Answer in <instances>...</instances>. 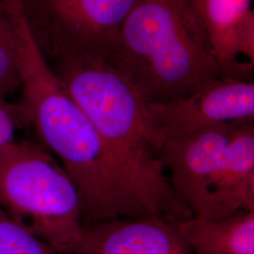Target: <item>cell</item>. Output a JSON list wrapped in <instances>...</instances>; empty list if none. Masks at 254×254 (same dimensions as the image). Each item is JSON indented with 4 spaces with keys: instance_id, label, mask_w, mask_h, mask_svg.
Wrapping results in <instances>:
<instances>
[{
    "instance_id": "5bb4252c",
    "label": "cell",
    "mask_w": 254,
    "mask_h": 254,
    "mask_svg": "<svg viewBox=\"0 0 254 254\" xmlns=\"http://www.w3.org/2000/svg\"><path fill=\"white\" fill-rule=\"evenodd\" d=\"M27 125V119L18 103L11 104L0 96V154L17 142V131Z\"/></svg>"
},
{
    "instance_id": "7a4b0ae2",
    "label": "cell",
    "mask_w": 254,
    "mask_h": 254,
    "mask_svg": "<svg viewBox=\"0 0 254 254\" xmlns=\"http://www.w3.org/2000/svg\"><path fill=\"white\" fill-rule=\"evenodd\" d=\"M146 103H170L227 76L192 0H137L107 62Z\"/></svg>"
},
{
    "instance_id": "8992f818",
    "label": "cell",
    "mask_w": 254,
    "mask_h": 254,
    "mask_svg": "<svg viewBox=\"0 0 254 254\" xmlns=\"http://www.w3.org/2000/svg\"><path fill=\"white\" fill-rule=\"evenodd\" d=\"M146 110L149 133L158 152L164 141L173 137L217 126L254 123V84L221 76L180 100L147 103Z\"/></svg>"
},
{
    "instance_id": "3957f363",
    "label": "cell",
    "mask_w": 254,
    "mask_h": 254,
    "mask_svg": "<svg viewBox=\"0 0 254 254\" xmlns=\"http://www.w3.org/2000/svg\"><path fill=\"white\" fill-rule=\"evenodd\" d=\"M96 128L154 216L175 222L193 215L173 190L147 126L145 101L106 62L49 64Z\"/></svg>"
},
{
    "instance_id": "ba28073f",
    "label": "cell",
    "mask_w": 254,
    "mask_h": 254,
    "mask_svg": "<svg viewBox=\"0 0 254 254\" xmlns=\"http://www.w3.org/2000/svg\"><path fill=\"white\" fill-rule=\"evenodd\" d=\"M75 254H193L174 222L157 216L122 218L86 227Z\"/></svg>"
},
{
    "instance_id": "7c38bea8",
    "label": "cell",
    "mask_w": 254,
    "mask_h": 254,
    "mask_svg": "<svg viewBox=\"0 0 254 254\" xmlns=\"http://www.w3.org/2000/svg\"><path fill=\"white\" fill-rule=\"evenodd\" d=\"M20 89L21 72L16 39L4 2V9L0 12V96L7 98Z\"/></svg>"
},
{
    "instance_id": "30bf717a",
    "label": "cell",
    "mask_w": 254,
    "mask_h": 254,
    "mask_svg": "<svg viewBox=\"0 0 254 254\" xmlns=\"http://www.w3.org/2000/svg\"><path fill=\"white\" fill-rule=\"evenodd\" d=\"M240 211H254V123L233 127L214 218Z\"/></svg>"
},
{
    "instance_id": "277c9868",
    "label": "cell",
    "mask_w": 254,
    "mask_h": 254,
    "mask_svg": "<svg viewBox=\"0 0 254 254\" xmlns=\"http://www.w3.org/2000/svg\"><path fill=\"white\" fill-rule=\"evenodd\" d=\"M0 209L61 254H75L85 233L79 190L45 147L16 142L0 154Z\"/></svg>"
},
{
    "instance_id": "5b68a950",
    "label": "cell",
    "mask_w": 254,
    "mask_h": 254,
    "mask_svg": "<svg viewBox=\"0 0 254 254\" xmlns=\"http://www.w3.org/2000/svg\"><path fill=\"white\" fill-rule=\"evenodd\" d=\"M27 27L49 64L108 62L137 0H20Z\"/></svg>"
},
{
    "instance_id": "2e32d148",
    "label": "cell",
    "mask_w": 254,
    "mask_h": 254,
    "mask_svg": "<svg viewBox=\"0 0 254 254\" xmlns=\"http://www.w3.org/2000/svg\"><path fill=\"white\" fill-rule=\"evenodd\" d=\"M4 9V1L0 0V12Z\"/></svg>"
},
{
    "instance_id": "8fae6325",
    "label": "cell",
    "mask_w": 254,
    "mask_h": 254,
    "mask_svg": "<svg viewBox=\"0 0 254 254\" xmlns=\"http://www.w3.org/2000/svg\"><path fill=\"white\" fill-rule=\"evenodd\" d=\"M174 225L193 254H254V211L221 218L192 216Z\"/></svg>"
},
{
    "instance_id": "9c48e42d",
    "label": "cell",
    "mask_w": 254,
    "mask_h": 254,
    "mask_svg": "<svg viewBox=\"0 0 254 254\" xmlns=\"http://www.w3.org/2000/svg\"><path fill=\"white\" fill-rule=\"evenodd\" d=\"M253 0H205L201 17L218 63L227 76L249 79L253 66L237 62L244 54L254 62V14Z\"/></svg>"
},
{
    "instance_id": "52a82bcc",
    "label": "cell",
    "mask_w": 254,
    "mask_h": 254,
    "mask_svg": "<svg viewBox=\"0 0 254 254\" xmlns=\"http://www.w3.org/2000/svg\"><path fill=\"white\" fill-rule=\"evenodd\" d=\"M234 126L209 127L173 137L158 149L173 190L195 217H214Z\"/></svg>"
},
{
    "instance_id": "4fadbf2b",
    "label": "cell",
    "mask_w": 254,
    "mask_h": 254,
    "mask_svg": "<svg viewBox=\"0 0 254 254\" xmlns=\"http://www.w3.org/2000/svg\"><path fill=\"white\" fill-rule=\"evenodd\" d=\"M0 254H61L0 209Z\"/></svg>"
},
{
    "instance_id": "6da1fadb",
    "label": "cell",
    "mask_w": 254,
    "mask_h": 254,
    "mask_svg": "<svg viewBox=\"0 0 254 254\" xmlns=\"http://www.w3.org/2000/svg\"><path fill=\"white\" fill-rule=\"evenodd\" d=\"M18 51L19 106L46 150L75 183L84 218L98 222L154 216L90 119L74 102L39 50L20 0H4Z\"/></svg>"
},
{
    "instance_id": "9a60e30c",
    "label": "cell",
    "mask_w": 254,
    "mask_h": 254,
    "mask_svg": "<svg viewBox=\"0 0 254 254\" xmlns=\"http://www.w3.org/2000/svg\"><path fill=\"white\" fill-rule=\"evenodd\" d=\"M204 1H205V0H192L194 6L196 7V9L199 10L200 15H201V8H202V5H203Z\"/></svg>"
}]
</instances>
